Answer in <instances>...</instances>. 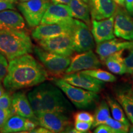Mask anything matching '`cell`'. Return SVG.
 I'll use <instances>...</instances> for the list:
<instances>
[{"mask_svg":"<svg viewBox=\"0 0 133 133\" xmlns=\"http://www.w3.org/2000/svg\"><path fill=\"white\" fill-rule=\"evenodd\" d=\"M115 97L133 124V88L127 86L118 88L115 91Z\"/></svg>","mask_w":133,"mask_h":133,"instance_id":"44dd1931","label":"cell"},{"mask_svg":"<svg viewBox=\"0 0 133 133\" xmlns=\"http://www.w3.org/2000/svg\"><path fill=\"white\" fill-rule=\"evenodd\" d=\"M16 2H19V3H21V2H25V1H29V0H14Z\"/></svg>","mask_w":133,"mask_h":133,"instance_id":"60d3db41","label":"cell"},{"mask_svg":"<svg viewBox=\"0 0 133 133\" xmlns=\"http://www.w3.org/2000/svg\"><path fill=\"white\" fill-rule=\"evenodd\" d=\"M11 110L13 115L22 116L37 123V118L24 92H17L12 96Z\"/></svg>","mask_w":133,"mask_h":133,"instance_id":"e0dca14e","label":"cell"},{"mask_svg":"<svg viewBox=\"0 0 133 133\" xmlns=\"http://www.w3.org/2000/svg\"><path fill=\"white\" fill-rule=\"evenodd\" d=\"M71 0H51L52 4H68Z\"/></svg>","mask_w":133,"mask_h":133,"instance_id":"74e56055","label":"cell"},{"mask_svg":"<svg viewBox=\"0 0 133 133\" xmlns=\"http://www.w3.org/2000/svg\"><path fill=\"white\" fill-rule=\"evenodd\" d=\"M25 27V20L18 12L14 9L0 11V30H21Z\"/></svg>","mask_w":133,"mask_h":133,"instance_id":"ffe728a7","label":"cell"},{"mask_svg":"<svg viewBox=\"0 0 133 133\" xmlns=\"http://www.w3.org/2000/svg\"><path fill=\"white\" fill-rule=\"evenodd\" d=\"M36 89L40 99L42 112H54L67 114L74 110L70 102L57 86L43 82L38 84Z\"/></svg>","mask_w":133,"mask_h":133,"instance_id":"3957f363","label":"cell"},{"mask_svg":"<svg viewBox=\"0 0 133 133\" xmlns=\"http://www.w3.org/2000/svg\"><path fill=\"white\" fill-rule=\"evenodd\" d=\"M105 124H106L112 129H114L115 133H126L129 132V127L130 126L126 125L120 122V121L116 120L114 118L110 116L107 120L105 121Z\"/></svg>","mask_w":133,"mask_h":133,"instance_id":"4316f807","label":"cell"},{"mask_svg":"<svg viewBox=\"0 0 133 133\" xmlns=\"http://www.w3.org/2000/svg\"><path fill=\"white\" fill-rule=\"evenodd\" d=\"M106 101L107 102L109 107L110 108L113 118L116 120L120 121L123 124L130 126L129 119L126 116V114L124 112L123 109L121 107L120 104L118 102V101L109 96H107Z\"/></svg>","mask_w":133,"mask_h":133,"instance_id":"cb8c5ba5","label":"cell"},{"mask_svg":"<svg viewBox=\"0 0 133 133\" xmlns=\"http://www.w3.org/2000/svg\"><path fill=\"white\" fill-rule=\"evenodd\" d=\"M39 46L49 52L71 57L75 52L69 34L52 36L38 41Z\"/></svg>","mask_w":133,"mask_h":133,"instance_id":"9c48e42d","label":"cell"},{"mask_svg":"<svg viewBox=\"0 0 133 133\" xmlns=\"http://www.w3.org/2000/svg\"><path fill=\"white\" fill-rule=\"evenodd\" d=\"M81 1H82L83 2L86 3V4H89V3L90 2L91 0H81Z\"/></svg>","mask_w":133,"mask_h":133,"instance_id":"b9f144b4","label":"cell"},{"mask_svg":"<svg viewBox=\"0 0 133 133\" xmlns=\"http://www.w3.org/2000/svg\"><path fill=\"white\" fill-rule=\"evenodd\" d=\"M68 6L70 9L73 18L80 20L88 26H90V11L88 4L81 0H71Z\"/></svg>","mask_w":133,"mask_h":133,"instance_id":"7402d4cb","label":"cell"},{"mask_svg":"<svg viewBox=\"0 0 133 133\" xmlns=\"http://www.w3.org/2000/svg\"><path fill=\"white\" fill-rule=\"evenodd\" d=\"M101 63L99 58L93 52L92 50L81 52L71 58L69 67L65 71V74L78 72L89 69H99Z\"/></svg>","mask_w":133,"mask_h":133,"instance_id":"7c38bea8","label":"cell"},{"mask_svg":"<svg viewBox=\"0 0 133 133\" xmlns=\"http://www.w3.org/2000/svg\"><path fill=\"white\" fill-rule=\"evenodd\" d=\"M114 23V16L100 21L92 19L91 33L97 44L115 38Z\"/></svg>","mask_w":133,"mask_h":133,"instance_id":"9a60e30c","label":"cell"},{"mask_svg":"<svg viewBox=\"0 0 133 133\" xmlns=\"http://www.w3.org/2000/svg\"><path fill=\"white\" fill-rule=\"evenodd\" d=\"M96 127L97 128L94 131L95 133H115L114 129L105 123L99 124Z\"/></svg>","mask_w":133,"mask_h":133,"instance_id":"e575fe53","label":"cell"},{"mask_svg":"<svg viewBox=\"0 0 133 133\" xmlns=\"http://www.w3.org/2000/svg\"><path fill=\"white\" fill-rule=\"evenodd\" d=\"M62 78L75 86L96 93L99 92L104 86V82L83 74L81 71L65 74L63 75Z\"/></svg>","mask_w":133,"mask_h":133,"instance_id":"4fadbf2b","label":"cell"},{"mask_svg":"<svg viewBox=\"0 0 133 133\" xmlns=\"http://www.w3.org/2000/svg\"><path fill=\"white\" fill-rule=\"evenodd\" d=\"M122 51L111 55L104 61L107 69L115 74L123 75L126 73V66L123 59Z\"/></svg>","mask_w":133,"mask_h":133,"instance_id":"603a6c76","label":"cell"},{"mask_svg":"<svg viewBox=\"0 0 133 133\" xmlns=\"http://www.w3.org/2000/svg\"><path fill=\"white\" fill-rule=\"evenodd\" d=\"M4 92H5L4 88L2 85H1V83H0V97H1V96H2Z\"/></svg>","mask_w":133,"mask_h":133,"instance_id":"ab89813d","label":"cell"},{"mask_svg":"<svg viewBox=\"0 0 133 133\" xmlns=\"http://www.w3.org/2000/svg\"><path fill=\"white\" fill-rule=\"evenodd\" d=\"M124 6L126 11L130 14H133V0H124Z\"/></svg>","mask_w":133,"mask_h":133,"instance_id":"d590c367","label":"cell"},{"mask_svg":"<svg viewBox=\"0 0 133 133\" xmlns=\"http://www.w3.org/2000/svg\"><path fill=\"white\" fill-rule=\"evenodd\" d=\"M75 121H80L85 122L91 123L92 124L94 121V116L90 113L87 112H78L74 115Z\"/></svg>","mask_w":133,"mask_h":133,"instance_id":"f1b7e54d","label":"cell"},{"mask_svg":"<svg viewBox=\"0 0 133 133\" xmlns=\"http://www.w3.org/2000/svg\"><path fill=\"white\" fill-rule=\"evenodd\" d=\"M115 2L116 4L119 5L121 6H124V0H113Z\"/></svg>","mask_w":133,"mask_h":133,"instance_id":"f35d334b","label":"cell"},{"mask_svg":"<svg viewBox=\"0 0 133 133\" xmlns=\"http://www.w3.org/2000/svg\"><path fill=\"white\" fill-rule=\"evenodd\" d=\"M38 125L45 128L51 132H66L71 123L66 114L60 112H43L36 115Z\"/></svg>","mask_w":133,"mask_h":133,"instance_id":"ba28073f","label":"cell"},{"mask_svg":"<svg viewBox=\"0 0 133 133\" xmlns=\"http://www.w3.org/2000/svg\"><path fill=\"white\" fill-rule=\"evenodd\" d=\"M13 115L12 110L0 109V131L8 121V119Z\"/></svg>","mask_w":133,"mask_h":133,"instance_id":"1f68e13d","label":"cell"},{"mask_svg":"<svg viewBox=\"0 0 133 133\" xmlns=\"http://www.w3.org/2000/svg\"><path fill=\"white\" fill-rule=\"evenodd\" d=\"M33 50L30 36L24 30H0V53L9 61Z\"/></svg>","mask_w":133,"mask_h":133,"instance_id":"7a4b0ae2","label":"cell"},{"mask_svg":"<svg viewBox=\"0 0 133 133\" xmlns=\"http://www.w3.org/2000/svg\"><path fill=\"white\" fill-rule=\"evenodd\" d=\"M133 44V40L126 41L121 39L113 38L110 40L98 43L96 48L97 53L101 61H104L106 58L125 49L131 47Z\"/></svg>","mask_w":133,"mask_h":133,"instance_id":"ac0fdd59","label":"cell"},{"mask_svg":"<svg viewBox=\"0 0 133 133\" xmlns=\"http://www.w3.org/2000/svg\"><path fill=\"white\" fill-rule=\"evenodd\" d=\"M51 4V0H29L19 3L17 8L24 16L28 25L35 28L40 24L44 13Z\"/></svg>","mask_w":133,"mask_h":133,"instance_id":"8992f818","label":"cell"},{"mask_svg":"<svg viewBox=\"0 0 133 133\" xmlns=\"http://www.w3.org/2000/svg\"><path fill=\"white\" fill-rule=\"evenodd\" d=\"M129 132H131V133H133V126H131V128L129 129Z\"/></svg>","mask_w":133,"mask_h":133,"instance_id":"7bdbcfd3","label":"cell"},{"mask_svg":"<svg viewBox=\"0 0 133 133\" xmlns=\"http://www.w3.org/2000/svg\"><path fill=\"white\" fill-rule=\"evenodd\" d=\"M33 51L46 71L54 76L64 74L70 64L71 58L68 56L49 52L38 46H35Z\"/></svg>","mask_w":133,"mask_h":133,"instance_id":"5b68a950","label":"cell"},{"mask_svg":"<svg viewBox=\"0 0 133 133\" xmlns=\"http://www.w3.org/2000/svg\"><path fill=\"white\" fill-rule=\"evenodd\" d=\"M126 49L128 51L126 56H124L122 54L123 62L126 69V74H132L133 73V44Z\"/></svg>","mask_w":133,"mask_h":133,"instance_id":"83f0119b","label":"cell"},{"mask_svg":"<svg viewBox=\"0 0 133 133\" xmlns=\"http://www.w3.org/2000/svg\"><path fill=\"white\" fill-rule=\"evenodd\" d=\"M30 132H36V133H50L51 132L49 130H48V129L42 127L41 126V128H35L33 130L30 131Z\"/></svg>","mask_w":133,"mask_h":133,"instance_id":"8d00e7d4","label":"cell"},{"mask_svg":"<svg viewBox=\"0 0 133 133\" xmlns=\"http://www.w3.org/2000/svg\"><path fill=\"white\" fill-rule=\"evenodd\" d=\"M110 116L109 106L106 101L103 100L96 108L91 128H94L101 124H104Z\"/></svg>","mask_w":133,"mask_h":133,"instance_id":"d4e9b609","label":"cell"},{"mask_svg":"<svg viewBox=\"0 0 133 133\" xmlns=\"http://www.w3.org/2000/svg\"><path fill=\"white\" fill-rule=\"evenodd\" d=\"M14 0H0V11L6 9H14Z\"/></svg>","mask_w":133,"mask_h":133,"instance_id":"836d02e7","label":"cell"},{"mask_svg":"<svg viewBox=\"0 0 133 133\" xmlns=\"http://www.w3.org/2000/svg\"><path fill=\"white\" fill-rule=\"evenodd\" d=\"M38 123L22 116L12 115L0 131L4 133L29 132L38 126Z\"/></svg>","mask_w":133,"mask_h":133,"instance_id":"d6986e66","label":"cell"},{"mask_svg":"<svg viewBox=\"0 0 133 133\" xmlns=\"http://www.w3.org/2000/svg\"><path fill=\"white\" fill-rule=\"evenodd\" d=\"M114 17L115 35L126 40H133V18L129 13L118 7Z\"/></svg>","mask_w":133,"mask_h":133,"instance_id":"8fae6325","label":"cell"},{"mask_svg":"<svg viewBox=\"0 0 133 133\" xmlns=\"http://www.w3.org/2000/svg\"><path fill=\"white\" fill-rule=\"evenodd\" d=\"M8 62L6 57L0 53V83L3 82V79L8 72Z\"/></svg>","mask_w":133,"mask_h":133,"instance_id":"4dcf8cb0","label":"cell"},{"mask_svg":"<svg viewBox=\"0 0 133 133\" xmlns=\"http://www.w3.org/2000/svg\"><path fill=\"white\" fill-rule=\"evenodd\" d=\"M73 49L78 52H84L92 50L95 41L89 26L83 22L76 19L74 27L70 34Z\"/></svg>","mask_w":133,"mask_h":133,"instance_id":"52a82bcc","label":"cell"},{"mask_svg":"<svg viewBox=\"0 0 133 133\" xmlns=\"http://www.w3.org/2000/svg\"><path fill=\"white\" fill-rule=\"evenodd\" d=\"M81 71L83 74L88 75L99 79L100 81H102L103 82L114 83L116 80V77L114 75L109 72V71L100 69L99 68V69L86 70Z\"/></svg>","mask_w":133,"mask_h":133,"instance_id":"484cf974","label":"cell"},{"mask_svg":"<svg viewBox=\"0 0 133 133\" xmlns=\"http://www.w3.org/2000/svg\"><path fill=\"white\" fill-rule=\"evenodd\" d=\"M53 83L64 92L71 102L78 109H88L99 99L97 93L76 87L63 78H55Z\"/></svg>","mask_w":133,"mask_h":133,"instance_id":"277c9868","label":"cell"},{"mask_svg":"<svg viewBox=\"0 0 133 133\" xmlns=\"http://www.w3.org/2000/svg\"><path fill=\"white\" fill-rule=\"evenodd\" d=\"M131 75H132V77H131V78H132V83H133V73H132V74H131Z\"/></svg>","mask_w":133,"mask_h":133,"instance_id":"ee69618b","label":"cell"},{"mask_svg":"<svg viewBox=\"0 0 133 133\" xmlns=\"http://www.w3.org/2000/svg\"><path fill=\"white\" fill-rule=\"evenodd\" d=\"M75 20L54 24H39L33 30L31 35L36 40L44 39L61 35H70L74 27Z\"/></svg>","mask_w":133,"mask_h":133,"instance_id":"30bf717a","label":"cell"},{"mask_svg":"<svg viewBox=\"0 0 133 133\" xmlns=\"http://www.w3.org/2000/svg\"><path fill=\"white\" fill-rule=\"evenodd\" d=\"M48 78V71L30 54L9 61L8 72L3 79V85L8 91L38 86Z\"/></svg>","mask_w":133,"mask_h":133,"instance_id":"6da1fadb","label":"cell"},{"mask_svg":"<svg viewBox=\"0 0 133 133\" xmlns=\"http://www.w3.org/2000/svg\"><path fill=\"white\" fill-rule=\"evenodd\" d=\"M73 19L68 4H51L44 13L40 24H60Z\"/></svg>","mask_w":133,"mask_h":133,"instance_id":"5bb4252c","label":"cell"},{"mask_svg":"<svg viewBox=\"0 0 133 133\" xmlns=\"http://www.w3.org/2000/svg\"><path fill=\"white\" fill-rule=\"evenodd\" d=\"M89 4L91 18L97 21L114 16L118 8L113 0H91Z\"/></svg>","mask_w":133,"mask_h":133,"instance_id":"2e32d148","label":"cell"},{"mask_svg":"<svg viewBox=\"0 0 133 133\" xmlns=\"http://www.w3.org/2000/svg\"><path fill=\"white\" fill-rule=\"evenodd\" d=\"M12 96L8 92H5L0 97V109H11Z\"/></svg>","mask_w":133,"mask_h":133,"instance_id":"f546056e","label":"cell"},{"mask_svg":"<svg viewBox=\"0 0 133 133\" xmlns=\"http://www.w3.org/2000/svg\"><path fill=\"white\" fill-rule=\"evenodd\" d=\"M92 123L85 121H75V128L79 133L87 132L91 128Z\"/></svg>","mask_w":133,"mask_h":133,"instance_id":"d6a6232c","label":"cell"}]
</instances>
